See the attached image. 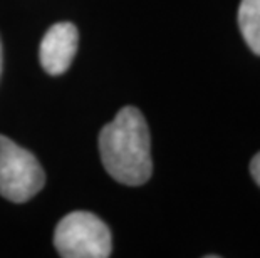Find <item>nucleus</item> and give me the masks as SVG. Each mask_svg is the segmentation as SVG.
<instances>
[{
    "label": "nucleus",
    "mask_w": 260,
    "mask_h": 258,
    "mask_svg": "<svg viewBox=\"0 0 260 258\" xmlns=\"http://www.w3.org/2000/svg\"><path fill=\"white\" fill-rule=\"evenodd\" d=\"M99 153L103 166L123 185L141 186L151 178V139L140 109L126 106L101 129Z\"/></svg>",
    "instance_id": "f257e3e1"
},
{
    "label": "nucleus",
    "mask_w": 260,
    "mask_h": 258,
    "mask_svg": "<svg viewBox=\"0 0 260 258\" xmlns=\"http://www.w3.org/2000/svg\"><path fill=\"white\" fill-rule=\"evenodd\" d=\"M54 246L64 258H108L113 240L101 218L89 211H73L57 223Z\"/></svg>",
    "instance_id": "f03ea898"
},
{
    "label": "nucleus",
    "mask_w": 260,
    "mask_h": 258,
    "mask_svg": "<svg viewBox=\"0 0 260 258\" xmlns=\"http://www.w3.org/2000/svg\"><path fill=\"white\" fill-rule=\"evenodd\" d=\"M46 174L30 151L0 134V195L24 203L44 188Z\"/></svg>",
    "instance_id": "7ed1b4c3"
},
{
    "label": "nucleus",
    "mask_w": 260,
    "mask_h": 258,
    "mask_svg": "<svg viewBox=\"0 0 260 258\" xmlns=\"http://www.w3.org/2000/svg\"><path fill=\"white\" fill-rule=\"evenodd\" d=\"M79 34L71 22H57L46 32L39 49L44 70L51 76H60L69 69L76 56Z\"/></svg>",
    "instance_id": "20e7f679"
},
{
    "label": "nucleus",
    "mask_w": 260,
    "mask_h": 258,
    "mask_svg": "<svg viewBox=\"0 0 260 258\" xmlns=\"http://www.w3.org/2000/svg\"><path fill=\"white\" fill-rule=\"evenodd\" d=\"M239 27L250 51L260 56V0H242Z\"/></svg>",
    "instance_id": "39448f33"
},
{
    "label": "nucleus",
    "mask_w": 260,
    "mask_h": 258,
    "mask_svg": "<svg viewBox=\"0 0 260 258\" xmlns=\"http://www.w3.org/2000/svg\"><path fill=\"white\" fill-rule=\"evenodd\" d=\"M250 173H252V178L255 179V183L260 186V153H257V155L253 156V159H252Z\"/></svg>",
    "instance_id": "423d86ee"
},
{
    "label": "nucleus",
    "mask_w": 260,
    "mask_h": 258,
    "mask_svg": "<svg viewBox=\"0 0 260 258\" xmlns=\"http://www.w3.org/2000/svg\"><path fill=\"white\" fill-rule=\"evenodd\" d=\"M0 70H2V46H0Z\"/></svg>",
    "instance_id": "0eeeda50"
}]
</instances>
